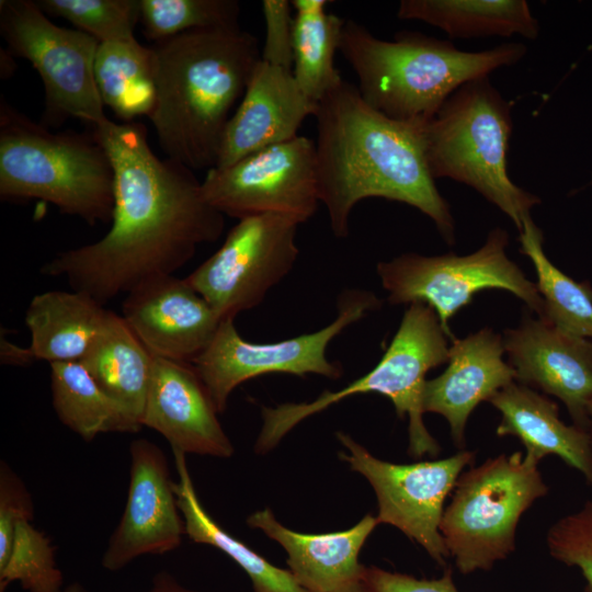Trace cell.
Instances as JSON below:
<instances>
[{
	"mask_svg": "<svg viewBox=\"0 0 592 592\" xmlns=\"http://www.w3.org/2000/svg\"><path fill=\"white\" fill-rule=\"evenodd\" d=\"M300 223L278 214L242 218L185 278L221 319L259 306L294 267Z\"/></svg>",
	"mask_w": 592,
	"mask_h": 592,
	"instance_id": "cell-12",
	"label": "cell"
},
{
	"mask_svg": "<svg viewBox=\"0 0 592 592\" xmlns=\"http://www.w3.org/2000/svg\"><path fill=\"white\" fill-rule=\"evenodd\" d=\"M34 505L22 479L3 460L0 464V569L5 566L20 522L32 521Z\"/></svg>",
	"mask_w": 592,
	"mask_h": 592,
	"instance_id": "cell-35",
	"label": "cell"
},
{
	"mask_svg": "<svg viewBox=\"0 0 592 592\" xmlns=\"http://www.w3.org/2000/svg\"><path fill=\"white\" fill-rule=\"evenodd\" d=\"M205 201L224 216L278 214L300 224L318 207L316 145L305 136L260 149L225 168H210L201 182Z\"/></svg>",
	"mask_w": 592,
	"mask_h": 592,
	"instance_id": "cell-13",
	"label": "cell"
},
{
	"mask_svg": "<svg viewBox=\"0 0 592 592\" xmlns=\"http://www.w3.org/2000/svg\"><path fill=\"white\" fill-rule=\"evenodd\" d=\"M588 417H589L588 432L590 434L591 442H592V403H591V406L589 408Z\"/></svg>",
	"mask_w": 592,
	"mask_h": 592,
	"instance_id": "cell-42",
	"label": "cell"
},
{
	"mask_svg": "<svg viewBox=\"0 0 592 592\" xmlns=\"http://www.w3.org/2000/svg\"><path fill=\"white\" fill-rule=\"evenodd\" d=\"M509 235L502 228L488 234L485 244L468 255L452 252L425 257L409 252L376 266L391 305L423 303L433 308L448 339H455L449 319L483 289H504L522 299L537 317L543 299L535 283L505 253Z\"/></svg>",
	"mask_w": 592,
	"mask_h": 592,
	"instance_id": "cell-9",
	"label": "cell"
},
{
	"mask_svg": "<svg viewBox=\"0 0 592 592\" xmlns=\"http://www.w3.org/2000/svg\"><path fill=\"white\" fill-rule=\"evenodd\" d=\"M546 540L551 557L577 567L592 588V500L551 525Z\"/></svg>",
	"mask_w": 592,
	"mask_h": 592,
	"instance_id": "cell-34",
	"label": "cell"
},
{
	"mask_svg": "<svg viewBox=\"0 0 592 592\" xmlns=\"http://www.w3.org/2000/svg\"><path fill=\"white\" fill-rule=\"evenodd\" d=\"M500 413L497 435L516 436L525 447V458L537 464L548 455L561 458L583 475L592 486V442L590 434L559 418L557 403L533 388L513 382L488 401Z\"/></svg>",
	"mask_w": 592,
	"mask_h": 592,
	"instance_id": "cell-22",
	"label": "cell"
},
{
	"mask_svg": "<svg viewBox=\"0 0 592 592\" xmlns=\"http://www.w3.org/2000/svg\"><path fill=\"white\" fill-rule=\"evenodd\" d=\"M315 117L319 201L335 237H348L358 202L379 197L415 207L448 244L454 243L449 205L426 162L425 124L385 116L344 80L319 101Z\"/></svg>",
	"mask_w": 592,
	"mask_h": 592,
	"instance_id": "cell-2",
	"label": "cell"
},
{
	"mask_svg": "<svg viewBox=\"0 0 592 592\" xmlns=\"http://www.w3.org/2000/svg\"><path fill=\"white\" fill-rule=\"evenodd\" d=\"M292 27L293 75L314 103L343 80L334 67L345 20L327 11L326 0H294Z\"/></svg>",
	"mask_w": 592,
	"mask_h": 592,
	"instance_id": "cell-28",
	"label": "cell"
},
{
	"mask_svg": "<svg viewBox=\"0 0 592 592\" xmlns=\"http://www.w3.org/2000/svg\"><path fill=\"white\" fill-rule=\"evenodd\" d=\"M512 103L488 77L466 82L424 125L430 173L464 183L497 206L519 232L540 198L512 182L508 151L512 134Z\"/></svg>",
	"mask_w": 592,
	"mask_h": 592,
	"instance_id": "cell-6",
	"label": "cell"
},
{
	"mask_svg": "<svg viewBox=\"0 0 592 592\" xmlns=\"http://www.w3.org/2000/svg\"><path fill=\"white\" fill-rule=\"evenodd\" d=\"M444 509L440 532L457 570H490L515 549L523 513L548 487L521 452L488 458L462 473Z\"/></svg>",
	"mask_w": 592,
	"mask_h": 592,
	"instance_id": "cell-8",
	"label": "cell"
},
{
	"mask_svg": "<svg viewBox=\"0 0 592 592\" xmlns=\"http://www.w3.org/2000/svg\"><path fill=\"white\" fill-rule=\"evenodd\" d=\"M337 437L346 451L340 457L372 485L379 523L397 527L444 566L451 557L440 532L444 503L475 453L463 449L443 459L395 464L376 458L346 433Z\"/></svg>",
	"mask_w": 592,
	"mask_h": 592,
	"instance_id": "cell-14",
	"label": "cell"
},
{
	"mask_svg": "<svg viewBox=\"0 0 592 592\" xmlns=\"http://www.w3.org/2000/svg\"><path fill=\"white\" fill-rule=\"evenodd\" d=\"M54 410L60 422L84 441L101 433H136L143 425L107 395L80 362L50 363Z\"/></svg>",
	"mask_w": 592,
	"mask_h": 592,
	"instance_id": "cell-26",
	"label": "cell"
},
{
	"mask_svg": "<svg viewBox=\"0 0 592 592\" xmlns=\"http://www.w3.org/2000/svg\"><path fill=\"white\" fill-rule=\"evenodd\" d=\"M515 382L558 398L574 425L588 431L592 403V341L524 315L503 332Z\"/></svg>",
	"mask_w": 592,
	"mask_h": 592,
	"instance_id": "cell-16",
	"label": "cell"
},
{
	"mask_svg": "<svg viewBox=\"0 0 592 592\" xmlns=\"http://www.w3.org/2000/svg\"><path fill=\"white\" fill-rule=\"evenodd\" d=\"M93 136L114 169L111 227L95 242L59 252L41 272L104 305L184 266L198 246L220 238L225 216L205 201L191 169L153 153L143 124L106 119Z\"/></svg>",
	"mask_w": 592,
	"mask_h": 592,
	"instance_id": "cell-1",
	"label": "cell"
},
{
	"mask_svg": "<svg viewBox=\"0 0 592 592\" xmlns=\"http://www.w3.org/2000/svg\"><path fill=\"white\" fill-rule=\"evenodd\" d=\"M122 317L155 357L186 364L207 349L223 321L186 278L173 274L130 289Z\"/></svg>",
	"mask_w": 592,
	"mask_h": 592,
	"instance_id": "cell-17",
	"label": "cell"
},
{
	"mask_svg": "<svg viewBox=\"0 0 592 592\" xmlns=\"http://www.w3.org/2000/svg\"><path fill=\"white\" fill-rule=\"evenodd\" d=\"M62 592H89V590L79 582H71L65 587Z\"/></svg>",
	"mask_w": 592,
	"mask_h": 592,
	"instance_id": "cell-41",
	"label": "cell"
},
{
	"mask_svg": "<svg viewBox=\"0 0 592 592\" xmlns=\"http://www.w3.org/2000/svg\"><path fill=\"white\" fill-rule=\"evenodd\" d=\"M397 16L425 22L453 38L517 34L535 39L539 33L524 0H402Z\"/></svg>",
	"mask_w": 592,
	"mask_h": 592,
	"instance_id": "cell-25",
	"label": "cell"
},
{
	"mask_svg": "<svg viewBox=\"0 0 592 592\" xmlns=\"http://www.w3.org/2000/svg\"><path fill=\"white\" fill-rule=\"evenodd\" d=\"M520 242V252L531 259L537 275L536 286L544 303L538 318L592 339V285L574 281L550 262L543 248V232L531 216L522 221Z\"/></svg>",
	"mask_w": 592,
	"mask_h": 592,
	"instance_id": "cell-30",
	"label": "cell"
},
{
	"mask_svg": "<svg viewBox=\"0 0 592 592\" xmlns=\"http://www.w3.org/2000/svg\"><path fill=\"white\" fill-rule=\"evenodd\" d=\"M363 579L371 592H459L447 568L440 578L419 579L377 567L364 569Z\"/></svg>",
	"mask_w": 592,
	"mask_h": 592,
	"instance_id": "cell-37",
	"label": "cell"
},
{
	"mask_svg": "<svg viewBox=\"0 0 592 592\" xmlns=\"http://www.w3.org/2000/svg\"><path fill=\"white\" fill-rule=\"evenodd\" d=\"M129 454L125 509L101 558L102 567L109 571H118L145 555L173 551L185 534L162 449L149 440L136 439Z\"/></svg>",
	"mask_w": 592,
	"mask_h": 592,
	"instance_id": "cell-15",
	"label": "cell"
},
{
	"mask_svg": "<svg viewBox=\"0 0 592 592\" xmlns=\"http://www.w3.org/2000/svg\"><path fill=\"white\" fill-rule=\"evenodd\" d=\"M382 306L372 292L349 288L338 296V314L328 326L305 334L271 343L244 340L234 319H225L207 349L191 364L221 413L230 394L248 379L272 373L296 376L321 375L337 379L342 366L327 356L330 342L345 328Z\"/></svg>",
	"mask_w": 592,
	"mask_h": 592,
	"instance_id": "cell-10",
	"label": "cell"
},
{
	"mask_svg": "<svg viewBox=\"0 0 592 592\" xmlns=\"http://www.w3.org/2000/svg\"><path fill=\"white\" fill-rule=\"evenodd\" d=\"M144 592H197V591L189 589L185 585H183L170 572L160 571L152 577L149 588Z\"/></svg>",
	"mask_w": 592,
	"mask_h": 592,
	"instance_id": "cell-39",
	"label": "cell"
},
{
	"mask_svg": "<svg viewBox=\"0 0 592 592\" xmlns=\"http://www.w3.org/2000/svg\"><path fill=\"white\" fill-rule=\"evenodd\" d=\"M339 50L356 73L365 103L391 119L426 124L458 88L515 65L526 46L504 43L464 52L449 41L411 31L385 41L345 20Z\"/></svg>",
	"mask_w": 592,
	"mask_h": 592,
	"instance_id": "cell-4",
	"label": "cell"
},
{
	"mask_svg": "<svg viewBox=\"0 0 592 592\" xmlns=\"http://www.w3.org/2000/svg\"><path fill=\"white\" fill-rule=\"evenodd\" d=\"M94 77L103 104L118 118L130 123L150 115L156 99L151 47L136 38L100 43Z\"/></svg>",
	"mask_w": 592,
	"mask_h": 592,
	"instance_id": "cell-29",
	"label": "cell"
},
{
	"mask_svg": "<svg viewBox=\"0 0 592 592\" xmlns=\"http://www.w3.org/2000/svg\"><path fill=\"white\" fill-rule=\"evenodd\" d=\"M0 32L9 52L29 60L43 81L46 125L109 119L94 77V37L54 24L32 0H1Z\"/></svg>",
	"mask_w": 592,
	"mask_h": 592,
	"instance_id": "cell-11",
	"label": "cell"
},
{
	"mask_svg": "<svg viewBox=\"0 0 592 592\" xmlns=\"http://www.w3.org/2000/svg\"><path fill=\"white\" fill-rule=\"evenodd\" d=\"M218 411L191 364L155 357L143 426L160 433L171 449L220 458L232 456Z\"/></svg>",
	"mask_w": 592,
	"mask_h": 592,
	"instance_id": "cell-18",
	"label": "cell"
},
{
	"mask_svg": "<svg viewBox=\"0 0 592 592\" xmlns=\"http://www.w3.org/2000/svg\"><path fill=\"white\" fill-rule=\"evenodd\" d=\"M447 339L433 308L410 304L380 361L367 374L309 402L263 408L255 451L272 449L299 422L350 396L377 392L391 400L400 419L408 418L409 454L435 456L441 448L423 422V390L428 372L448 361Z\"/></svg>",
	"mask_w": 592,
	"mask_h": 592,
	"instance_id": "cell-7",
	"label": "cell"
},
{
	"mask_svg": "<svg viewBox=\"0 0 592 592\" xmlns=\"http://www.w3.org/2000/svg\"><path fill=\"white\" fill-rule=\"evenodd\" d=\"M12 582L26 592H62L66 587L52 540L31 521L16 526L10 557L0 569V592Z\"/></svg>",
	"mask_w": 592,
	"mask_h": 592,
	"instance_id": "cell-32",
	"label": "cell"
},
{
	"mask_svg": "<svg viewBox=\"0 0 592 592\" xmlns=\"http://www.w3.org/2000/svg\"><path fill=\"white\" fill-rule=\"evenodd\" d=\"M328 592H371V590L368 589L362 576V578L344 583Z\"/></svg>",
	"mask_w": 592,
	"mask_h": 592,
	"instance_id": "cell-40",
	"label": "cell"
},
{
	"mask_svg": "<svg viewBox=\"0 0 592 592\" xmlns=\"http://www.w3.org/2000/svg\"><path fill=\"white\" fill-rule=\"evenodd\" d=\"M114 169L93 136L52 132L0 100V197L41 200L90 226L111 223Z\"/></svg>",
	"mask_w": 592,
	"mask_h": 592,
	"instance_id": "cell-5",
	"label": "cell"
},
{
	"mask_svg": "<svg viewBox=\"0 0 592 592\" xmlns=\"http://www.w3.org/2000/svg\"><path fill=\"white\" fill-rule=\"evenodd\" d=\"M503 337L490 328L454 339L447 367L426 380L423 410L443 415L455 445L465 446V429L470 413L481 401L515 382L511 365L503 360Z\"/></svg>",
	"mask_w": 592,
	"mask_h": 592,
	"instance_id": "cell-20",
	"label": "cell"
},
{
	"mask_svg": "<svg viewBox=\"0 0 592 592\" xmlns=\"http://www.w3.org/2000/svg\"><path fill=\"white\" fill-rule=\"evenodd\" d=\"M293 70L260 58L241 102L225 128L216 168H225L265 147L289 140L316 114Z\"/></svg>",
	"mask_w": 592,
	"mask_h": 592,
	"instance_id": "cell-19",
	"label": "cell"
},
{
	"mask_svg": "<svg viewBox=\"0 0 592 592\" xmlns=\"http://www.w3.org/2000/svg\"><path fill=\"white\" fill-rule=\"evenodd\" d=\"M291 7L285 0L262 2L266 35L261 58L293 70Z\"/></svg>",
	"mask_w": 592,
	"mask_h": 592,
	"instance_id": "cell-36",
	"label": "cell"
},
{
	"mask_svg": "<svg viewBox=\"0 0 592 592\" xmlns=\"http://www.w3.org/2000/svg\"><path fill=\"white\" fill-rule=\"evenodd\" d=\"M247 523L282 545L289 571L305 590L328 592L362 578L365 567L358 562V555L379 521L367 514L345 531L306 534L285 527L270 509H264L249 515Z\"/></svg>",
	"mask_w": 592,
	"mask_h": 592,
	"instance_id": "cell-21",
	"label": "cell"
},
{
	"mask_svg": "<svg viewBox=\"0 0 592 592\" xmlns=\"http://www.w3.org/2000/svg\"><path fill=\"white\" fill-rule=\"evenodd\" d=\"M0 360L1 364L12 366H27L36 361L30 346L21 348L3 335L0 340Z\"/></svg>",
	"mask_w": 592,
	"mask_h": 592,
	"instance_id": "cell-38",
	"label": "cell"
},
{
	"mask_svg": "<svg viewBox=\"0 0 592 592\" xmlns=\"http://www.w3.org/2000/svg\"><path fill=\"white\" fill-rule=\"evenodd\" d=\"M107 310L89 295L48 291L35 295L25 311L30 349L36 360L80 362L101 329Z\"/></svg>",
	"mask_w": 592,
	"mask_h": 592,
	"instance_id": "cell-23",
	"label": "cell"
},
{
	"mask_svg": "<svg viewBox=\"0 0 592 592\" xmlns=\"http://www.w3.org/2000/svg\"><path fill=\"white\" fill-rule=\"evenodd\" d=\"M144 35L153 43L197 29L238 25L236 0H139Z\"/></svg>",
	"mask_w": 592,
	"mask_h": 592,
	"instance_id": "cell-31",
	"label": "cell"
},
{
	"mask_svg": "<svg viewBox=\"0 0 592 592\" xmlns=\"http://www.w3.org/2000/svg\"><path fill=\"white\" fill-rule=\"evenodd\" d=\"M153 360L122 315L107 310L80 363L107 395L141 423Z\"/></svg>",
	"mask_w": 592,
	"mask_h": 592,
	"instance_id": "cell-24",
	"label": "cell"
},
{
	"mask_svg": "<svg viewBox=\"0 0 592 592\" xmlns=\"http://www.w3.org/2000/svg\"><path fill=\"white\" fill-rule=\"evenodd\" d=\"M178 480L173 481L185 534L197 544L218 548L236 561L249 576L254 592H308L289 570L275 567L243 542L227 533L203 508L195 491L186 454L172 449Z\"/></svg>",
	"mask_w": 592,
	"mask_h": 592,
	"instance_id": "cell-27",
	"label": "cell"
},
{
	"mask_svg": "<svg viewBox=\"0 0 592 592\" xmlns=\"http://www.w3.org/2000/svg\"><path fill=\"white\" fill-rule=\"evenodd\" d=\"M583 592H592V588H590L589 585H587V587L584 588V591H583Z\"/></svg>",
	"mask_w": 592,
	"mask_h": 592,
	"instance_id": "cell-43",
	"label": "cell"
},
{
	"mask_svg": "<svg viewBox=\"0 0 592 592\" xmlns=\"http://www.w3.org/2000/svg\"><path fill=\"white\" fill-rule=\"evenodd\" d=\"M156 99L148 116L158 143L189 169L216 166L234 104L261 58L238 25L197 29L153 43Z\"/></svg>",
	"mask_w": 592,
	"mask_h": 592,
	"instance_id": "cell-3",
	"label": "cell"
},
{
	"mask_svg": "<svg viewBox=\"0 0 592 592\" xmlns=\"http://www.w3.org/2000/svg\"><path fill=\"white\" fill-rule=\"evenodd\" d=\"M39 8L52 16L73 24L99 43L135 38L140 19L139 0H38Z\"/></svg>",
	"mask_w": 592,
	"mask_h": 592,
	"instance_id": "cell-33",
	"label": "cell"
}]
</instances>
